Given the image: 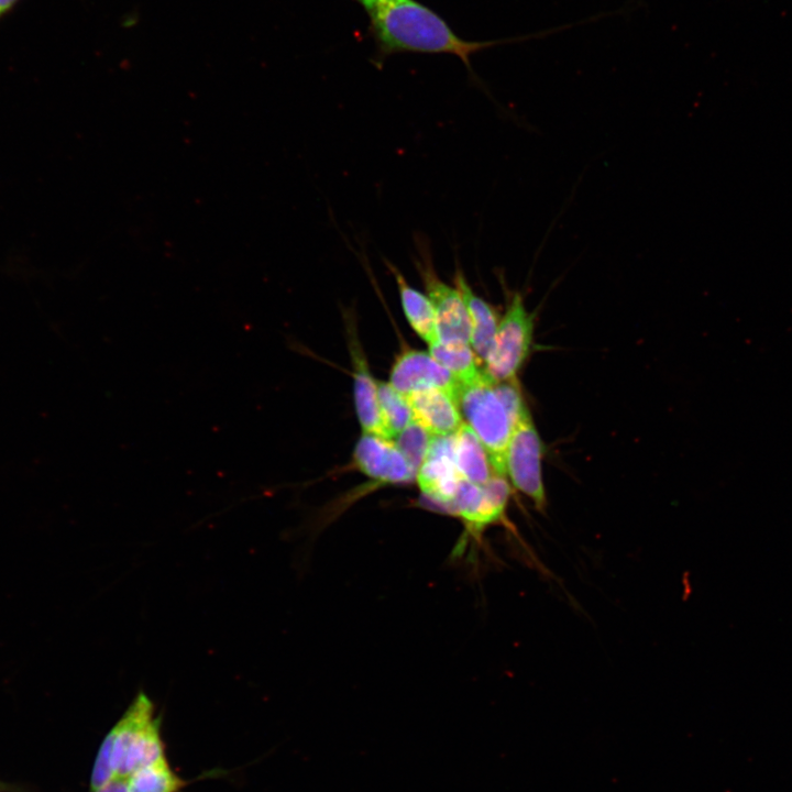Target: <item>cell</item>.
Masks as SVG:
<instances>
[{
	"label": "cell",
	"mask_w": 792,
	"mask_h": 792,
	"mask_svg": "<svg viewBox=\"0 0 792 792\" xmlns=\"http://www.w3.org/2000/svg\"><path fill=\"white\" fill-rule=\"evenodd\" d=\"M365 10L376 46L373 63L377 67L391 55L399 53L450 54L459 57L475 77L471 66L473 54L527 38L463 40L438 13L417 0H372Z\"/></svg>",
	"instance_id": "obj_1"
},
{
	"label": "cell",
	"mask_w": 792,
	"mask_h": 792,
	"mask_svg": "<svg viewBox=\"0 0 792 792\" xmlns=\"http://www.w3.org/2000/svg\"><path fill=\"white\" fill-rule=\"evenodd\" d=\"M184 785L165 756L128 777V792H177Z\"/></svg>",
	"instance_id": "obj_17"
},
{
	"label": "cell",
	"mask_w": 792,
	"mask_h": 792,
	"mask_svg": "<svg viewBox=\"0 0 792 792\" xmlns=\"http://www.w3.org/2000/svg\"><path fill=\"white\" fill-rule=\"evenodd\" d=\"M453 448L455 465L462 479L484 485L496 474L485 447L464 421L453 435Z\"/></svg>",
	"instance_id": "obj_15"
},
{
	"label": "cell",
	"mask_w": 792,
	"mask_h": 792,
	"mask_svg": "<svg viewBox=\"0 0 792 792\" xmlns=\"http://www.w3.org/2000/svg\"><path fill=\"white\" fill-rule=\"evenodd\" d=\"M432 437L422 426L413 420L394 437L393 441L417 472L427 455Z\"/></svg>",
	"instance_id": "obj_19"
},
{
	"label": "cell",
	"mask_w": 792,
	"mask_h": 792,
	"mask_svg": "<svg viewBox=\"0 0 792 792\" xmlns=\"http://www.w3.org/2000/svg\"><path fill=\"white\" fill-rule=\"evenodd\" d=\"M378 403L384 426L389 439L399 433L413 420L408 398L396 391L389 382L377 381Z\"/></svg>",
	"instance_id": "obj_18"
},
{
	"label": "cell",
	"mask_w": 792,
	"mask_h": 792,
	"mask_svg": "<svg viewBox=\"0 0 792 792\" xmlns=\"http://www.w3.org/2000/svg\"><path fill=\"white\" fill-rule=\"evenodd\" d=\"M543 454V442L529 413L513 428L505 457V475L539 512L547 506L541 470Z\"/></svg>",
	"instance_id": "obj_6"
},
{
	"label": "cell",
	"mask_w": 792,
	"mask_h": 792,
	"mask_svg": "<svg viewBox=\"0 0 792 792\" xmlns=\"http://www.w3.org/2000/svg\"><path fill=\"white\" fill-rule=\"evenodd\" d=\"M510 492L509 481L502 475L495 474L484 485L462 479L446 512L461 518L471 534L480 535L504 518Z\"/></svg>",
	"instance_id": "obj_7"
},
{
	"label": "cell",
	"mask_w": 792,
	"mask_h": 792,
	"mask_svg": "<svg viewBox=\"0 0 792 792\" xmlns=\"http://www.w3.org/2000/svg\"><path fill=\"white\" fill-rule=\"evenodd\" d=\"M463 421L474 431L490 454L496 474L505 475V457L513 421L485 373L480 380L460 385L455 396Z\"/></svg>",
	"instance_id": "obj_3"
},
{
	"label": "cell",
	"mask_w": 792,
	"mask_h": 792,
	"mask_svg": "<svg viewBox=\"0 0 792 792\" xmlns=\"http://www.w3.org/2000/svg\"><path fill=\"white\" fill-rule=\"evenodd\" d=\"M453 284L461 294L469 314L471 323L470 344L484 366L494 348L499 322L498 315L490 302L474 293L458 265L453 275Z\"/></svg>",
	"instance_id": "obj_12"
},
{
	"label": "cell",
	"mask_w": 792,
	"mask_h": 792,
	"mask_svg": "<svg viewBox=\"0 0 792 792\" xmlns=\"http://www.w3.org/2000/svg\"><path fill=\"white\" fill-rule=\"evenodd\" d=\"M406 397L409 400L414 420L431 436H451L463 424L455 398L442 389L417 391Z\"/></svg>",
	"instance_id": "obj_13"
},
{
	"label": "cell",
	"mask_w": 792,
	"mask_h": 792,
	"mask_svg": "<svg viewBox=\"0 0 792 792\" xmlns=\"http://www.w3.org/2000/svg\"><path fill=\"white\" fill-rule=\"evenodd\" d=\"M384 263L396 282L402 308L409 326L428 345L437 342L436 316L428 296L411 287L392 262L384 260Z\"/></svg>",
	"instance_id": "obj_14"
},
{
	"label": "cell",
	"mask_w": 792,
	"mask_h": 792,
	"mask_svg": "<svg viewBox=\"0 0 792 792\" xmlns=\"http://www.w3.org/2000/svg\"><path fill=\"white\" fill-rule=\"evenodd\" d=\"M94 792H128V778L116 777Z\"/></svg>",
	"instance_id": "obj_20"
},
{
	"label": "cell",
	"mask_w": 792,
	"mask_h": 792,
	"mask_svg": "<svg viewBox=\"0 0 792 792\" xmlns=\"http://www.w3.org/2000/svg\"><path fill=\"white\" fill-rule=\"evenodd\" d=\"M429 353L452 374L459 385L473 383L485 374L470 343L437 341L429 345Z\"/></svg>",
	"instance_id": "obj_16"
},
{
	"label": "cell",
	"mask_w": 792,
	"mask_h": 792,
	"mask_svg": "<svg viewBox=\"0 0 792 792\" xmlns=\"http://www.w3.org/2000/svg\"><path fill=\"white\" fill-rule=\"evenodd\" d=\"M352 464L376 484H407L416 472L392 439L363 432L358 440Z\"/></svg>",
	"instance_id": "obj_9"
},
{
	"label": "cell",
	"mask_w": 792,
	"mask_h": 792,
	"mask_svg": "<svg viewBox=\"0 0 792 792\" xmlns=\"http://www.w3.org/2000/svg\"><path fill=\"white\" fill-rule=\"evenodd\" d=\"M349 324V346L353 365V396L363 432L389 439L381 415L377 381L372 375L362 346Z\"/></svg>",
	"instance_id": "obj_11"
},
{
	"label": "cell",
	"mask_w": 792,
	"mask_h": 792,
	"mask_svg": "<svg viewBox=\"0 0 792 792\" xmlns=\"http://www.w3.org/2000/svg\"><path fill=\"white\" fill-rule=\"evenodd\" d=\"M15 2L16 0H0V16L11 9Z\"/></svg>",
	"instance_id": "obj_21"
},
{
	"label": "cell",
	"mask_w": 792,
	"mask_h": 792,
	"mask_svg": "<svg viewBox=\"0 0 792 792\" xmlns=\"http://www.w3.org/2000/svg\"><path fill=\"white\" fill-rule=\"evenodd\" d=\"M414 243V264L435 310L438 341L470 343L471 323L461 294L438 276L427 238L415 235Z\"/></svg>",
	"instance_id": "obj_4"
},
{
	"label": "cell",
	"mask_w": 792,
	"mask_h": 792,
	"mask_svg": "<svg viewBox=\"0 0 792 792\" xmlns=\"http://www.w3.org/2000/svg\"><path fill=\"white\" fill-rule=\"evenodd\" d=\"M355 1L359 2L360 4H362L364 9H366L370 6V3L372 2V0H355Z\"/></svg>",
	"instance_id": "obj_22"
},
{
	"label": "cell",
	"mask_w": 792,
	"mask_h": 792,
	"mask_svg": "<svg viewBox=\"0 0 792 792\" xmlns=\"http://www.w3.org/2000/svg\"><path fill=\"white\" fill-rule=\"evenodd\" d=\"M389 384L405 396L414 392L439 388L454 398L459 383L429 352L405 348L392 365Z\"/></svg>",
	"instance_id": "obj_10"
},
{
	"label": "cell",
	"mask_w": 792,
	"mask_h": 792,
	"mask_svg": "<svg viewBox=\"0 0 792 792\" xmlns=\"http://www.w3.org/2000/svg\"><path fill=\"white\" fill-rule=\"evenodd\" d=\"M453 435L432 437L415 479L428 503L442 512H446L462 480L454 461Z\"/></svg>",
	"instance_id": "obj_8"
},
{
	"label": "cell",
	"mask_w": 792,
	"mask_h": 792,
	"mask_svg": "<svg viewBox=\"0 0 792 792\" xmlns=\"http://www.w3.org/2000/svg\"><path fill=\"white\" fill-rule=\"evenodd\" d=\"M109 735L116 777L128 778L165 756L161 718L155 716L154 704L143 691L136 694Z\"/></svg>",
	"instance_id": "obj_2"
},
{
	"label": "cell",
	"mask_w": 792,
	"mask_h": 792,
	"mask_svg": "<svg viewBox=\"0 0 792 792\" xmlns=\"http://www.w3.org/2000/svg\"><path fill=\"white\" fill-rule=\"evenodd\" d=\"M534 330L535 314L527 310L519 292L512 294L498 322L493 351L484 365V371L492 381L517 378L529 356Z\"/></svg>",
	"instance_id": "obj_5"
}]
</instances>
